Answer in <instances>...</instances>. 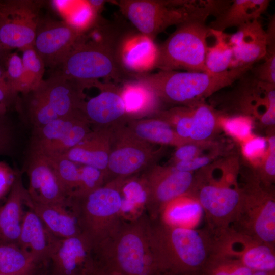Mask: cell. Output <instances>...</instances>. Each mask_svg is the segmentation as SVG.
I'll use <instances>...</instances> for the list:
<instances>
[{
    "instance_id": "cell-21",
    "label": "cell",
    "mask_w": 275,
    "mask_h": 275,
    "mask_svg": "<svg viewBox=\"0 0 275 275\" xmlns=\"http://www.w3.org/2000/svg\"><path fill=\"white\" fill-rule=\"evenodd\" d=\"M111 129L92 128L87 136L64 156L82 165L95 167L106 175Z\"/></svg>"
},
{
    "instance_id": "cell-29",
    "label": "cell",
    "mask_w": 275,
    "mask_h": 275,
    "mask_svg": "<svg viewBox=\"0 0 275 275\" xmlns=\"http://www.w3.org/2000/svg\"><path fill=\"white\" fill-rule=\"evenodd\" d=\"M39 263L17 243H0V274L38 275Z\"/></svg>"
},
{
    "instance_id": "cell-15",
    "label": "cell",
    "mask_w": 275,
    "mask_h": 275,
    "mask_svg": "<svg viewBox=\"0 0 275 275\" xmlns=\"http://www.w3.org/2000/svg\"><path fill=\"white\" fill-rule=\"evenodd\" d=\"M81 35L65 21L40 19L34 47L45 66L60 67Z\"/></svg>"
},
{
    "instance_id": "cell-5",
    "label": "cell",
    "mask_w": 275,
    "mask_h": 275,
    "mask_svg": "<svg viewBox=\"0 0 275 275\" xmlns=\"http://www.w3.org/2000/svg\"><path fill=\"white\" fill-rule=\"evenodd\" d=\"M252 67L232 68L219 74L161 71L136 74V79L150 89L161 102L192 107L221 89L232 85Z\"/></svg>"
},
{
    "instance_id": "cell-53",
    "label": "cell",
    "mask_w": 275,
    "mask_h": 275,
    "mask_svg": "<svg viewBox=\"0 0 275 275\" xmlns=\"http://www.w3.org/2000/svg\"><path fill=\"white\" fill-rule=\"evenodd\" d=\"M7 109L4 104L0 103V117L6 115Z\"/></svg>"
},
{
    "instance_id": "cell-23",
    "label": "cell",
    "mask_w": 275,
    "mask_h": 275,
    "mask_svg": "<svg viewBox=\"0 0 275 275\" xmlns=\"http://www.w3.org/2000/svg\"><path fill=\"white\" fill-rule=\"evenodd\" d=\"M25 204L56 237L65 239L81 234L76 217L67 206L44 204L32 201L28 193Z\"/></svg>"
},
{
    "instance_id": "cell-49",
    "label": "cell",
    "mask_w": 275,
    "mask_h": 275,
    "mask_svg": "<svg viewBox=\"0 0 275 275\" xmlns=\"http://www.w3.org/2000/svg\"><path fill=\"white\" fill-rule=\"evenodd\" d=\"M94 275H122L120 273L108 269L105 267H102Z\"/></svg>"
},
{
    "instance_id": "cell-13",
    "label": "cell",
    "mask_w": 275,
    "mask_h": 275,
    "mask_svg": "<svg viewBox=\"0 0 275 275\" xmlns=\"http://www.w3.org/2000/svg\"><path fill=\"white\" fill-rule=\"evenodd\" d=\"M50 260L49 275H94L103 267L94 247L82 233L58 239Z\"/></svg>"
},
{
    "instance_id": "cell-4",
    "label": "cell",
    "mask_w": 275,
    "mask_h": 275,
    "mask_svg": "<svg viewBox=\"0 0 275 275\" xmlns=\"http://www.w3.org/2000/svg\"><path fill=\"white\" fill-rule=\"evenodd\" d=\"M117 3L138 32L153 41L169 26L190 20L205 21L225 7L224 1L120 0Z\"/></svg>"
},
{
    "instance_id": "cell-22",
    "label": "cell",
    "mask_w": 275,
    "mask_h": 275,
    "mask_svg": "<svg viewBox=\"0 0 275 275\" xmlns=\"http://www.w3.org/2000/svg\"><path fill=\"white\" fill-rule=\"evenodd\" d=\"M28 195L21 176L16 173L5 204L0 207V239L3 242L17 243L24 212L22 207Z\"/></svg>"
},
{
    "instance_id": "cell-31",
    "label": "cell",
    "mask_w": 275,
    "mask_h": 275,
    "mask_svg": "<svg viewBox=\"0 0 275 275\" xmlns=\"http://www.w3.org/2000/svg\"><path fill=\"white\" fill-rule=\"evenodd\" d=\"M190 107L193 115L189 141L191 143H205L216 130L217 124L216 113L204 102Z\"/></svg>"
},
{
    "instance_id": "cell-45",
    "label": "cell",
    "mask_w": 275,
    "mask_h": 275,
    "mask_svg": "<svg viewBox=\"0 0 275 275\" xmlns=\"http://www.w3.org/2000/svg\"><path fill=\"white\" fill-rule=\"evenodd\" d=\"M211 159L209 156L200 155L188 160L173 163L170 166L179 171L193 172L207 165Z\"/></svg>"
},
{
    "instance_id": "cell-33",
    "label": "cell",
    "mask_w": 275,
    "mask_h": 275,
    "mask_svg": "<svg viewBox=\"0 0 275 275\" xmlns=\"http://www.w3.org/2000/svg\"><path fill=\"white\" fill-rule=\"evenodd\" d=\"M26 95L29 96L27 115L33 128L45 125L59 118L49 105L39 86Z\"/></svg>"
},
{
    "instance_id": "cell-42",
    "label": "cell",
    "mask_w": 275,
    "mask_h": 275,
    "mask_svg": "<svg viewBox=\"0 0 275 275\" xmlns=\"http://www.w3.org/2000/svg\"><path fill=\"white\" fill-rule=\"evenodd\" d=\"M13 129L6 115L0 117V155H8L12 153L14 145Z\"/></svg>"
},
{
    "instance_id": "cell-10",
    "label": "cell",
    "mask_w": 275,
    "mask_h": 275,
    "mask_svg": "<svg viewBox=\"0 0 275 275\" xmlns=\"http://www.w3.org/2000/svg\"><path fill=\"white\" fill-rule=\"evenodd\" d=\"M126 124L111 130L107 181L128 178L156 164L161 149L133 134Z\"/></svg>"
},
{
    "instance_id": "cell-43",
    "label": "cell",
    "mask_w": 275,
    "mask_h": 275,
    "mask_svg": "<svg viewBox=\"0 0 275 275\" xmlns=\"http://www.w3.org/2000/svg\"><path fill=\"white\" fill-rule=\"evenodd\" d=\"M203 144L205 143H189L177 147L172 157V163L188 160L200 156V145Z\"/></svg>"
},
{
    "instance_id": "cell-50",
    "label": "cell",
    "mask_w": 275,
    "mask_h": 275,
    "mask_svg": "<svg viewBox=\"0 0 275 275\" xmlns=\"http://www.w3.org/2000/svg\"><path fill=\"white\" fill-rule=\"evenodd\" d=\"M0 84H8L6 80L5 69L3 63L0 60Z\"/></svg>"
},
{
    "instance_id": "cell-34",
    "label": "cell",
    "mask_w": 275,
    "mask_h": 275,
    "mask_svg": "<svg viewBox=\"0 0 275 275\" xmlns=\"http://www.w3.org/2000/svg\"><path fill=\"white\" fill-rule=\"evenodd\" d=\"M44 157L51 167L63 191L68 198L76 191L78 186L79 167L77 163L64 156Z\"/></svg>"
},
{
    "instance_id": "cell-25",
    "label": "cell",
    "mask_w": 275,
    "mask_h": 275,
    "mask_svg": "<svg viewBox=\"0 0 275 275\" xmlns=\"http://www.w3.org/2000/svg\"><path fill=\"white\" fill-rule=\"evenodd\" d=\"M119 89L129 120L152 116L160 111L158 98L139 81L133 79L125 81Z\"/></svg>"
},
{
    "instance_id": "cell-12",
    "label": "cell",
    "mask_w": 275,
    "mask_h": 275,
    "mask_svg": "<svg viewBox=\"0 0 275 275\" xmlns=\"http://www.w3.org/2000/svg\"><path fill=\"white\" fill-rule=\"evenodd\" d=\"M40 6L33 1H1L0 42L5 49L34 47Z\"/></svg>"
},
{
    "instance_id": "cell-46",
    "label": "cell",
    "mask_w": 275,
    "mask_h": 275,
    "mask_svg": "<svg viewBox=\"0 0 275 275\" xmlns=\"http://www.w3.org/2000/svg\"><path fill=\"white\" fill-rule=\"evenodd\" d=\"M15 175L8 164L0 162V197L11 188Z\"/></svg>"
},
{
    "instance_id": "cell-11",
    "label": "cell",
    "mask_w": 275,
    "mask_h": 275,
    "mask_svg": "<svg viewBox=\"0 0 275 275\" xmlns=\"http://www.w3.org/2000/svg\"><path fill=\"white\" fill-rule=\"evenodd\" d=\"M146 189L145 211L150 219L161 216L168 204L187 195L194 184L193 172L179 171L171 166L154 165L141 176Z\"/></svg>"
},
{
    "instance_id": "cell-30",
    "label": "cell",
    "mask_w": 275,
    "mask_h": 275,
    "mask_svg": "<svg viewBox=\"0 0 275 275\" xmlns=\"http://www.w3.org/2000/svg\"><path fill=\"white\" fill-rule=\"evenodd\" d=\"M120 194L122 220H134L146 212L147 193L141 177L131 176L125 178L120 188Z\"/></svg>"
},
{
    "instance_id": "cell-35",
    "label": "cell",
    "mask_w": 275,
    "mask_h": 275,
    "mask_svg": "<svg viewBox=\"0 0 275 275\" xmlns=\"http://www.w3.org/2000/svg\"><path fill=\"white\" fill-rule=\"evenodd\" d=\"M21 51L24 70L22 93L26 95L37 89L43 80L45 65L34 47Z\"/></svg>"
},
{
    "instance_id": "cell-38",
    "label": "cell",
    "mask_w": 275,
    "mask_h": 275,
    "mask_svg": "<svg viewBox=\"0 0 275 275\" xmlns=\"http://www.w3.org/2000/svg\"><path fill=\"white\" fill-rule=\"evenodd\" d=\"M106 183V175L92 166L79 167V179L77 189L70 196L81 195L94 190ZM69 196V197H70Z\"/></svg>"
},
{
    "instance_id": "cell-41",
    "label": "cell",
    "mask_w": 275,
    "mask_h": 275,
    "mask_svg": "<svg viewBox=\"0 0 275 275\" xmlns=\"http://www.w3.org/2000/svg\"><path fill=\"white\" fill-rule=\"evenodd\" d=\"M268 147L267 153L263 162L261 173L256 175L265 185L271 186L275 178V138L274 135L269 136L268 140Z\"/></svg>"
},
{
    "instance_id": "cell-26",
    "label": "cell",
    "mask_w": 275,
    "mask_h": 275,
    "mask_svg": "<svg viewBox=\"0 0 275 275\" xmlns=\"http://www.w3.org/2000/svg\"><path fill=\"white\" fill-rule=\"evenodd\" d=\"M268 0H234L221 14L216 16L209 26L211 30L223 32L225 29L237 28L243 24L258 20L267 10Z\"/></svg>"
},
{
    "instance_id": "cell-14",
    "label": "cell",
    "mask_w": 275,
    "mask_h": 275,
    "mask_svg": "<svg viewBox=\"0 0 275 275\" xmlns=\"http://www.w3.org/2000/svg\"><path fill=\"white\" fill-rule=\"evenodd\" d=\"M218 252L253 271H275V248L229 228L218 236Z\"/></svg>"
},
{
    "instance_id": "cell-17",
    "label": "cell",
    "mask_w": 275,
    "mask_h": 275,
    "mask_svg": "<svg viewBox=\"0 0 275 275\" xmlns=\"http://www.w3.org/2000/svg\"><path fill=\"white\" fill-rule=\"evenodd\" d=\"M26 167L29 180L27 191L32 201L40 204L68 206V197L43 156L29 152Z\"/></svg>"
},
{
    "instance_id": "cell-7",
    "label": "cell",
    "mask_w": 275,
    "mask_h": 275,
    "mask_svg": "<svg viewBox=\"0 0 275 275\" xmlns=\"http://www.w3.org/2000/svg\"><path fill=\"white\" fill-rule=\"evenodd\" d=\"M210 35L211 30L204 21L190 20L177 25L175 31L158 46L155 68L206 72L207 38Z\"/></svg>"
},
{
    "instance_id": "cell-27",
    "label": "cell",
    "mask_w": 275,
    "mask_h": 275,
    "mask_svg": "<svg viewBox=\"0 0 275 275\" xmlns=\"http://www.w3.org/2000/svg\"><path fill=\"white\" fill-rule=\"evenodd\" d=\"M126 125L136 136L151 144L171 145L177 148L190 143L179 137L168 122L159 118L130 120Z\"/></svg>"
},
{
    "instance_id": "cell-56",
    "label": "cell",
    "mask_w": 275,
    "mask_h": 275,
    "mask_svg": "<svg viewBox=\"0 0 275 275\" xmlns=\"http://www.w3.org/2000/svg\"><path fill=\"white\" fill-rule=\"evenodd\" d=\"M0 275H2V274H0Z\"/></svg>"
},
{
    "instance_id": "cell-18",
    "label": "cell",
    "mask_w": 275,
    "mask_h": 275,
    "mask_svg": "<svg viewBox=\"0 0 275 275\" xmlns=\"http://www.w3.org/2000/svg\"><path fill=\"white\" fill-rule=\"evenodd\" d=\"M39 86L49 105L59 118L83 114L85 89L77 82L66 78L59 71L53 73Z\"/></svg>"
},
{
    "instance_id": "cell-32",
    "label": "cell",
    "mask_w": 275,
    "mask_h": 275,
    "mask_svg": "<svg viewBox=\"0 0 275 275\" xmlns=\"http://www.w3.org/2000/svg\"><path fill=\"white\" fill-rule=\"evenodd\" d=\"M211 32L216 41L214 45L208 46L205 59V72L213 74L222 73L231 68L233 61L232 48L225 40L223 32L212 30Z\"/></svg>"
},
{
    "instance_id": "cell-3",
    "label": "cell",
    "mask_w": 275,
    "mask_h": 275,
    "mask_svg": "<svg viewBox=\"0 0 275 275\" xmlns=\"http://www.w3.org/2000/svg\"><path fill=\"white\" fill-rule=\"evenodd\" d=\"M95 250L103 267L122 275L159 273L151 243L149 217L146 212L134 220H122Z\"/></svg>"
},
{
    "instance_id": "cell-48",
    "label": "cell",
    "mask_w": 275,
    "mask_h": 275,
    "mask_svg": "<svg viewBox=\"0 0 275 275\" xmlns=\"http://www.w3.org/2000/svg\"><path fill=\"white\" fill-rule=\"evenodd\" d=\"M92 8L99 15L104 7L105 1L90 0L88 1Z\"/></svg>"
},
{
    "instance_id": "cell-40",
    "label": "cell",
    "mask_w": 275,
    "mask_h": 275,
    "mask_svg": "<svg viewBox=\"0 0 275 275\" xmlns=\"http://www.w3.org/2000/svg\"><path fill=\"white\" fill-rule=\"evenodd\" d=\"M264 62L250 70L257 79L271 84H275V49H267Z\"/></svg>"
},
{
    "instance_id": "cell-20",
    "label": "cell",
    "mask_w": 275,
    "mask_h": 275,
    "mask_svg": "<svg viewBox=\"0 0 275 275\" xmlns=\"http://www.w3.org/2000/svg\"><path fill=\"white\" fill-rule=\"evenodd\" d=\"M59 238L46 228L31 209L25 212L17 244L39 263L50 260L53 246Z\"/></svg>"
},
{
    "instance_id": "cell-24",
    "label": "cell",
    "mask_w": 275,
    "mask_h": 275,
    "mask_svg": "<svg viewBox=\"0 0 275 275\" xmlns=\"http://www.w3.org/2000/svg\"><path fill=\"white\" fill-rule=\"evenodd\" d=\"M158 57V46L154 41L134 32L124 40L121 49L123 66L129 72L145 74L155 68Z\"/></svg>"
},
{
    "instance_id": "cell-1",
    "label": "cell",
    "mask_w": 275,
    "mask_h": 275,
    "mask_svg": "<svg viewBox=\"0 0 275 275\" xmlns=\"http://www.w3.org/2000/svg\"><path fill=\"white\" fill-rule=\"evenodd\" d=\"M122 21L103 20L85 34L66 57L59 71L85 89L97 87L104 78L121 84L134 78L121 60V49L129 31Z\"/></svg>"
},
{
    "instance_id": "cell-55",
    "label": "cell",
    "mask_w": 275,
    "mask_h": 275,
    "mask_svg": "<svg viewBox=\"0 0 275 275\" xmlns=\"http://www.w3.org/2000/svg\"><path fill=\"white\" fill-rule=\"evenodd\" d=\"M1 1H0V4H1Z\"/></svg>"
},
{
    "instance_id": "cell-2",
    "label": "cell",
    "mask_w": 275,
    "mask_h": 275,
    "mask_svg": "<svg viewBox=\"0 0 275 275\" xmlns=\"http://www.w3.org/2000/svg\"><path fill=\"white\" fill-rule=\"evenodd\" d=\"M151 245L159 272L199 275L209 258L218 251V237L207 227L196 229L150 219Z\"/></svg>"
},
{
    "instance_id": "cell-9",
    "label": "cell",
    "mask_w": 275,
    "mask_h": 275,
    "mask_svg": "<svg viewBox=\"0 0 275 275\" xmlns=\"http://www.w3.org/2000/svg\"><path fill=\"white\" fill-rule=\"evenodd\" d=\"M187 195L203 209L206 227L217 236L234 223L242 198V190L238 186L232 187L203 176L195 177L193 188Z\"/></svg>"
},
{
    "instance_id": "cell-8",
    "label": "cell",
    "mask_w": 275,
    "mask_h": 275,
    "mask_svg": "<svg viewBox=\"0 0 275 275\" xmlns=\"http://www.w3.org/2000/svg\"><path fill=\"white\" fill-rule=\"evenodd\" d=\"M240 188L241 203L230 228L275 248V197L271 186L255 175Z\"/></svg>"
},
{
    "instance_id": "cell-6",
    "label": "cell",
    "mask_w": 275,
    "mask_h": 275,
    "mask_svg": "<svg viewBox=\"0 0 275 275\" xmlns=\"http://www.w3.org/2000/svg\"><path fill=\"white\" fill-rule=\"evenodd\" d=\"M117 178L89 193L68 198V207L77 218L81 233L95 249L122 221L120 188Z\"/></svg>"
},
{
    "instance_id": "cell-36",
    "label": "cell",
    "mask_w": 275,
    "mask_h": 275,
    "mask_svg": "<svg viewBox=\"0 0 275 275\" xmlns=\"http://www.w3.org/2000/svg\"><path fill=\"white\" fill-rule=\"evenodd\" d=\"M63 17L66 23L81 34L91 29L101 18L88 1H73Z\"/></svg>"
},
{
    "instance_id": "cell-51",
    "label": "cell",
    "mask_w": 275,
    "mask_h": 275,
    "mask_svg": "<svg viewBox=\"0 0 275 275\" xmlns=\"http://www.w3.org/2000/svg\"><path fill=\"white\" fill-rule=\"evenodd\" d=\"M10 52V50L5 49L0 42V60L2 62H4L5 58Z\"/></svg>"
},
{
    "instance_id": "cell-54",
    "label": "cell",
    "mask_w": 275,
    "mask_h": 275,
    "mask_svg": "<svg viewBox=\"0 0 275 275\" xmlns=\"http://www.w3.org/2000/svg\"><path fill=\"white\" fill-rule=\"evenodd\" d=\"M158 275H172V274H170L166 273L159 272Z\"/></svg>"
},
{
    "instance_id": "cell-44",
    "label": "cell",
    "mask_w": 275,
    "mask_h": 275,
    "mask_svg": "<svg viewBox=\"0 0 275 275\" xmlns=\"http://www.w3.org/2000/svg\"><path fill=\"white\" fill-rule=\"evenodd\" d=\"M266 141L260 138H250L243 144V151L250 159H258L266 149Z\"/></svg>"
},
{
    "instance_id": "cell-37",
    "label": "cell",
    "mask_w": 275,
    "mask_h": 275,
    "mask_svg": "<svg viewBox=\"0 0 275 275\" xmlns=\"http://www.w3.org/2000/svg\"><path fill=\"white\" fill-rule=\"evenodd\" d=\"M254 271L238 260L217 252L209 258L199 275H251Z\"/></svg>"
},
{
    "instance_id": "cell-39",
    "label": "cell",
    "mask_w": 275,
    "mask_h": 275,
    "mask_svg": "<svg viewBox=\"0 0 275 275\" xmlns=\"http://www.w3.org/2000/svg\"><path fill=\"white\" fill-rule=\"evenodd\" d=\"M4 65L8 85L15 93H22L24 70L21 58L17 53L10 52L5 59Z\"/></svg>"
},
{
    "instance_id": "cell-47",
    "label": "cell",
    "mask_w": 275,
    "mask_h": 275,
    "mask_svg": "<svg viewBox=\"0 0 275 275\" xmlns=\"http://www.w3.org/2000/svg\"><path fill=\"white\" fill-rule=\"evenodd\" d=\"M18 103V94L13 91L8 84H0V103L8 108Z\"/></svg>"
},
{
    "instance_id": "cell-28",
    "label": "cell",
    "mask_w": 275,
    "mask_h": 275,
    "mask_svg": "<svg viewBox=\"0 0 275 275\" xmlns=\"http://www.w3.org/2000/svg\"><path fill=\"white\" fill-rule=\"evenodd\" d=\"M87 120L84 114L58 118L32 130L29 152L43 155L78 122Z\"/></svg>"
},
{
    "instance_id": "cell-52",
    "label": "cell",
    "mask_w": 275,
    "mask_h": 275,
    "mask_svg": "<svg viewBox=\"0 0 275 275\" xmlns=\"http://www.w3.org/2000/svg\"><path fill=\"white\" fill-rule=\"evenodd\" d=\"M251 275H275V271H254Z\"/></svg>"
},
{
    "instance_id": "cell-19",
    "label": "cell",
    "mask_w": 275,
    "mask_h": 275,
    "mask_svg": "<svg viewBox=\"0 0 275 275\" xmlns=\"http://www.w3.org/2000/svg\"><path fill=\"white\" fill-rule=\"evenodd\" d=\"M227 44L232 48L233 61L231 68L253 67V64L263 59L266 53L267 36L258 20L238 27L231 35L224 34Z\"/></svg>"
},
{
    "instance_id": "cell-16",
    "label": "cell",
    "mask_w": 275,
    "mask_h": 275,
    "mask_svg": "<svg viewBox=\"0 0 275 275\" xmlns=\"http://www.w3.org/2000/svg\"><path fill=\"white\" fill-rule=\"evenodd\" d=\"M100 93L85 101L81 111L92 128L112 129L129 121L119 87L100 83Z\"/></svg>"
}]
</instances>
